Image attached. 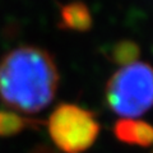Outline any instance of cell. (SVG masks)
Here are the masks:
<instances>
[{"mask_svg": "<svg viewBox=\"0 0 153 153\" xmlns=\"http://www.w3.org/2000/svg\"><path fill=\"white\" fill-rule=\"evenodd\" d=\"M60 75L54 56L33 45H22L0 59V101L22 114H37L54 101Z\"/></svg>", "mask_w": 153, "mask_h": 153, "instance_id": "6da1fadb", "label": "cell"}, {"mask_svg": "<svg viewBox=\"0 0 153 153\" xmlns=\"http://www.w3.org/2000/svg\"><path fill=\"white\" fill-rule=\"evenodd\" d=\"M105 101L121 119H135L153 107V68L143 61L121 66L105 85Z\"/></svg>", "mask_w": 153, "mask_h": 153, "instance_id": "7a4b0ae2", "label": "cell"}, {"mask_svg": "<svg viewBox=\"0 0 153 153\" xmlns=\"http://www.w3.org/2000/svg\"><path fill=\"white\" fill-rule=\"evenodd\" d=\"M46 126L52 143L63 153L87 152L101 130L94 114L74 103L57 105Z\"/></svg>", "mask_w": 153, "mask_h": 153, "instance_id": "3957f363", "label": "cell"}, {"mask_svg": "<svg viewBox=\"0 0 153 153\" xmlns=\"http://www.w3.org/2000/svg\"><path fill=\"white\" fill-rule=\"evenodd\" d=\"M115 138L129 146H153V125L137 119H120L114 125Z\"/></svg>", "mask_w": 153, "mask_h": 153, "instance_id": "277c9868", "label": "cell"}, {"mask_svg": "<svg viewBox=\"0 0 153 153\" xmlns=\"http://www.w3.org/2000/svg\"><path fill=\"white\" fill-rule=\"evenodd\" d=\"M59 27L61 30L85 32L92 27V13L83 1H70L61 7Z\"/></svg>", "mask_w": 153, "mask_h": 153, "instance_id": "5b68a950", "label": "cell"}, {"mask_svg": "<svg viewBox=\"0 0 153 153\" xmlns=\"http://www.w3.org/2000/svg\"><path fill=\"white\" fill-rule=\"evenodd\" d=\"M42 121L36 119H30L22 116L16 111H7L0 110V138H10L16 137L26 129L37 128Z\"/></svg>", "mask_w": 153, "mask_h": 153, "instance_id": "8992f818", "label": "cell"}, {"mask_svg": "<svg viewBox=\"0 0 153 153\" xmlns=\"http://www.w3.org/2000/svg\"><path fill=\"white\" fill-rule=\"evenodd\" d=\"M140 55V47L135 41L123 40L111 46L108 51V59L116 65L126 66L138 61Z\"/></svg>", "mask_w": 153, "mask_h": 153, "instance_id": "52a82bcc", "label": "cell"}, {"mask_svg": "<svg viewBox=\"0 0 153 153\" xmlns=\"http://www.w3.org/2000/svg\"><path fill=\"white\" fill-rule=\"evenodd\" d=\"M30 153H57L54 148H51L50 146L47 144H37L32 148V149L30 151Z\"/></svg>", "mask_w": 153, "mask_h": 153, "instance_id": "ba28073f", "label": "cell"}, {"mask_svg": "<svg viewBox=\"0 0 153 153\" xmlns=\"http://www.w3.org/2000/svg\"><path fill=\"white\" fill-rule=\"evenodd\" d=\"M151 153H153V151H152V152H151Z\"/></svg>", "mask_w": 153, "mask_h": 153, "instance_id": "9c48e42d", "label": "cell"}]
</instances>
